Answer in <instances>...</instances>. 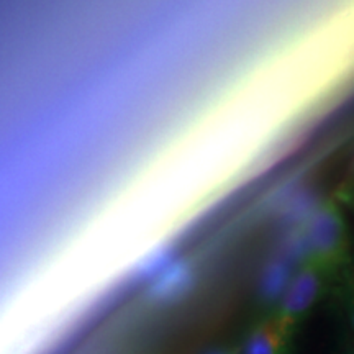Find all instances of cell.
Listing matches in <instances>:
<instances>
[{
	"label": "cell",
	"mask_w": 354,
	"mask_h": 354,
	"mask_svg": "<svg viewBox=\"0 0 354 354\" xmlns=\"http://www.w3.org/2000/svg\"><path fill=\"white\" fill-rule=\"evenodd\" d=\"M292 330L277 317L269 318L248 335L243 354H287Z\"/></svg>",
	"instance_id": "3"
},
{
	"label": "cell",
	"mask_w": 354,
	"mask_h": 354,
	"mask_svg": "<svg viewBox=\"0 0 354 354\" xmlns=\"http://www.w3.org/2000/svg\"><path fill=\"white\" fill-rule=\"evenodd\" d=\"M343 197H346L351 201V198L354 197V166H353V171H351V177L346 180V189L343 190Z\"/></svg>",
	"instance_id": "6"
},
{
	"label": "cell",
	"mask_w": 354,
	"mask_h": 354,
	"mask_svg": "<svg viewBox=\"0 0 354 354\" xmlns=\"http://www.w3.org/2000/svg\"><path fill=\"white\" fill-rule=\"evenodd\" d=\"M207 354H234V353L230 351V349H216V351H212V353H207Z\"/></svg>",
	"instance_id": "7"
},
{
	"label": "cell",
	"mask_w": 354,
	"mask_h": 354,
	"mask_svg": "<svg viewBox=\"0 0 354 354\" xmlns=\"http://www.w3.org/2000/svg\"><path fill=\"white\" fill-rule=\"evenodd\" d=\"M305 259L335 274L348 261V228L338 205L331 201L313 209L300 230Z\"/></svg>",
	"instance_id": "1"
},
{
	"label": "cell",
	"mask_w": 354,
	"mask_h": 354,
	"mask_svg": "<svg viewBox=\"0 0 354 354\" xmlns=\"http://www.w3.org/2000/svg\"><path fill=\"white\" fill-rule=\"evenodd\" d=\"M330 274L320 266L310 261H304L300 269L290 279L289 286L282 295L276 317L290 328L297 325L300 318L308 313V310L315 305L325 292L326 277Z\"/></svg>",
	"instance_id": "2"
},
{
	"label": "cell",
	"mask_w": 354,
	"mask_h": 354,
	"mask_svg": "<svg viewBox=\"0 0 354 354\" xmlns=\"http://www.w3.org/2000/svg\"><path fill=\"white\" fill-rule=\"evenodd\" d=\"M343 304L344 310H346L349 325H351V328L354 331V279H349L346 284H344Z\"/></svg>",
	"instance_id": "5"
},
{
	"label": "cell",
	"mask_w": 354,
	"mask_h": 354,
	"mask_svg": "<svg viewBox=\"0 0 354 354\" xmlns=\"http://www.w3.org/2000/svg\"><path fill=\"white\" fill-rule=\"evenodd\" d=\"M289 276H290V268L286 261H276L269 266V269L264 274L263 286H261V292H263V297L268 302L277 300L281 295H284V292L289 286Z\"/></svg>",
	"instance_id": "4"
},
{
	"label": "cell",
	"mask_w": 354,
	"mask_h": 354,
	"mask_svg": "<svg viewBox=\"0 0 354 354\" xmlns=\"http://www.w3.org/2000/svg\"><path fill=\"white\" fill-rule=\"evenodd\" d=\"M348 354H354V348L349 349V353H348Z\"/></svg>",
	"instance_id": "8"
}]
</instances>
